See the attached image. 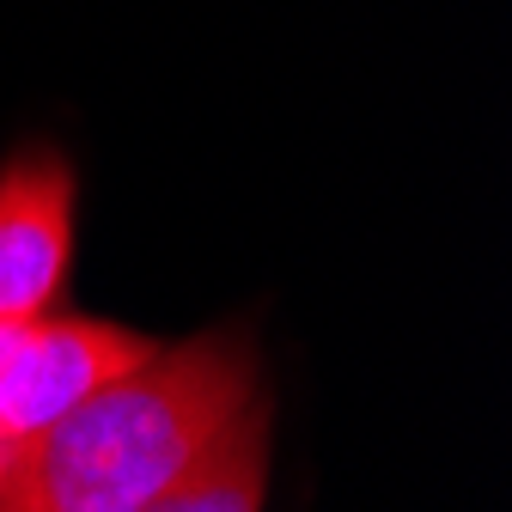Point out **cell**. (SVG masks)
I'll list each match as a JSON object with an SVG mask.
<instances>
[{"label":"cell","instance_id":"cell-2","mask_svg":"<svg viewBox=\"0 0 512 512\" xmlns=\"http://www.w3.org/2000/svg\"><path fill=\"white\" fill-rule=\"evenodd\" d=\"M153 348L159 342L110 324V317H13L7 354H0V439L31 452L43 427H55L116 372L141 366Z\"/></svg>","mask_w":512,"mask_h":512},{"label":"cell","instance_id":"cell-3","mask_svg":"<svg viewBox=\"0 0 512 512\" xmlns=\"http://www.w3.org/2000/svg\"><path fill=\"white\" fill-rule=\"evenodd\" d=\"M80 171L55 141H25L0 159V317H37L74 269Z\"/></svg>","mask_w":512,"mask_h":512},{"label":"cell","instance_id":"cell-4","mask_svg":"<svg viewBox=\"0 0 512 512\" xmlns=\"http://www.w3.org/2000/svg\"><path fill=\"white\" fill-rule=\"evenodd\" d=\"M269 421L275 403L256 397L244 421L220 439V452L147 512H269Z\"/></svg>","mask_w":512,"mask_h":512},{"label":"cell","instance_id":"cell-1","mask_svg":"<svg viewBox=\"0 0 512 512\" xmlns=\"http://www.w3.org/2000/svg\"><path fill=\"white\" fill-rule=\"evenodd\" d=\"M256 397L269 384L244 330L153 348L31 439L0 512H147L220 452Z\"/></svg>","mask_w":512,"mask_h":512}]
</instances>
